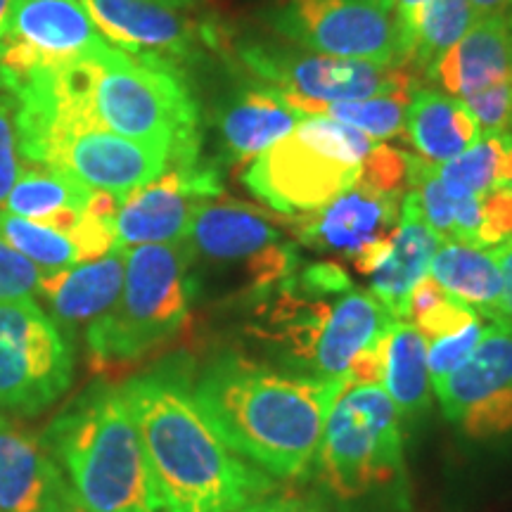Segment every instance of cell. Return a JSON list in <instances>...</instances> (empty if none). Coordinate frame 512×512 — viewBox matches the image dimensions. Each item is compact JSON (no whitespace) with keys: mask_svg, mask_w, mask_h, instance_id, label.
Segmentation results:
<instances>
[{"mask_svg":"<svg viewBox=\"0 0 512 512\" xmlns=\"http://www.w3.org/2000/svg\"><path fill=\"white\" fill-rule=\"evenodd\" d=\"M119 389L164 512H238L275 489L273 479L240 458L211 425L178 363L140 373Z\"/></svg>","mask_w":512,"mask_h":512,"instance_id":"6da1fadb","label":"cell"},{"mask_svg":"<svg viewBox=\"0 0 512 512\" xmlns=\"http://www.w3.org/2000/svg\"><path fill=\"white\" fill-rule=\"evenodd\" d=\"M344 382L318 380L223 351L204 366L192 392L226 444L271 479L311 472L325 420Z\"/></svg>","mask_w":512,"mask_h":512,"instance_id":"7a4b0ae2","label":"cell"},{"mask_svg":"<svg viewBox=\"0 0 512 512\" xmlns=\"http://www.w3.org/2000/svg\"><path fill=\"white\" fill-rule=\"evenodd\" d=\"M394 316L373 292L356 290L337 264L297 268L261 309L254 335L283 368L347 384L349 370L387 335Z\"/></svg>","mask_w":512,"mask_h":512,"instance_id":"3957f363","label":"cell"},{"mask_svg":"<svg viewBox=\"0 0 512 512\" xmlns=\"http://www.w3.org/2000/svg\"><path fill=\"white\" fill-rule=\"evenodd\" d=\"M79 512H164L124 394L91 384L41 434Z\"/></svg>","mask_w":512,"mask_h":512,"instance_id":"277c9868","label":"cell"},{"mask_svg":"<svg viewBox=\"0 0 512 512\" xmlns=\"http://www.w3.org/2000/svg\"><path fill=\"white\" fill-rule=\"evenodd\" d=\"M401 422L382 384H344L309 475L342 508L408 512Z\"/></svg>","mask_w":512,"mask_h":512,"instance_id":"5b68a950","label":"cell"},{"mask_svg":"<svg viewBox=\"0 0 512 512\" xmlns=\"http://www.w3.org/2000/svg\"><path fill=\"white\" fill-rule=\"evenodd\" d=\"M86 105L107 131L169 152L171 166L197 162L200 112L178 64L107 43L86 60Z\"/></svg>","mask_w":512,"mask_h":512,"instance_id":"8992f818","label":"cell"},{"mask_svg":"<svg viewBox=\"0 0 512 512\" xmlns=\"http://www.w3.org/2000/svg\"><path fill=\"white\" fill-rule=\"evenodd\" d=\"M192 297L188 242L128 247L119 299L83 332L93 366H131L164 347L188 320Z\"/></svg>","mask_w":512,"mask_h":512,"instance_id":"52a82bcc","label":"cell"},{"mask_svg":"<svg viewBox=\"0 0 512 512\" xmlns=\"http://www.w3.org/2000/svg\"><path fill=\"white\" fill-rule=\"evenodd\" d=\"M377 140L328 117H306L271 150L247 164L252 195L287 216L313 214L354 188Z\"/></svg>","mask_w":512,"mask_h":512,"instance_id":"ba28073f","label":"cell"},{"mask_svg":"<svg viewBox=\"0 0 512 512\" xmlns=\"http://www.w3.org/2000/svg\"><path fill=\"white\" fill-rule=\"evenodd\" d=\"M192 264L233 285V297L266 299L299 268V249L271 216L235 200H207L190 223Z\"/></svg>","mask_w":512,"mask_h":512,"instance_id":"9c48e42d","label":"cell"},{"mask_svg":"<svg viewBox=\"0 0 512 512\" xmlns=\"http://www.w3.org/2000/svg\"><path fill=\"white\" fill-rule=\"evenodd\" d=\"M74 380V349L34 297L0 299V413L31 418Z\"/></svg>","mask_w":512,"mask_h":512,"instance_id":"30bf717a","label":"cell"},{"mask_svg":"<svg viewBox=\"0 0 512 512\" xmlns=\"http://www.w3.org/2000/svg\"><path fill=\"white\" fill-rule=\"evenodd\" d=\"M275 34L316 55L403 67L411 62L396 12L370 0H275Z\"/></svg>","mask_w":512,"mask_h":512,"instance_id":"8fae6325","label":"cell"},{"mask_svg":"<svg viewBox=\"0 0 512 512\" xmlns=\"http://www.w3.org/2000/svg\"><path fill=\"white\" fill-rule=\"evenodd\" d=\"M242 60L275 98L304 117H318L332 102L411 95L413 76L403 67H382L330 55H302L285 48L247 46Z\"/></svg>","mask_w":512,"mask_h":512,"instance_id":"7c38bea8","label":"cell"},{"mask_svg":"<svg viewBox=\"0 0 512 512\" xmlns=\"http://www.w3.org/2000/svg\"><path fill=\"white\" fill-rule=\"evenodd\" d=\"M107 41L81 0H12L0 36V88L93 57Z\"/></svg>","mask_w":512,"mask_h":512,"instance_id":"4fadbf2b","label":"cell"},{"mask_svg":"<svg viewBox=\"0 0 512 512\" xmlns=\"http://www.w3.org/2000/svg\"><path fill=\"white\" fill-rule=\"evenodd\" d=\"M446 420L467 439L512 434V325L491 323L458 370L434 384Z\"/></svg>","mask_w":512,"mask_h":512,"instance_id":"5bb4252c","label":"cell"},{"mask_svg":"<svg viewBox=\"0 0 512 512\" xmlns=\"http://www.w3.org/2000/svg\"><path fill=\"white\" fill-rule=\"evenodd\" d=\"M214 197H221V181L214 169L200 162L169 166L143 188L119 197L114 211L117 247L183 242L197 209Z\"/></svg>","mask_w":512,"mask_h":512,"instance_id":"9a60e30c","label":"cell"},{"mask_svg":"<svg viewBox=\"0 0 512 512\" xmlns=\"http://www.w3.org/2000/svg\"><path fill=\"white\" fill-rule=\"evenodd\" d=\"M107 43L131 55L185 62L200 53L209 31L183 10L157 0H81Z\"/></svg>","mask_w":512,"mask_h":512,"instance_id":"2e32d148","label":"cell"},{"mask_svg":"<svg viewBox=\"0 0 512 512\" xmlns=\"http://www.w3.org/2000/svg\"><path fill=\"white\" fill-rule=\"evenodd\" d=\"M401 197V192H382L356 183L328 207L292 216V233L299 245L354 261L358 254L394 233Z\"/></svg>","mask_w":512,"mask_h":512,"instance_id":"e0dca14e","label":"cell"},{"mask_svg":"<svg viewBox=\"0 0 512 512\" xmlns=\"http://www.w3.org/2000/svg\"><path fill=\"white\" fill-rule=\"evenodd\" d=\"M0 512H79L41 437L0 413Z\"/></svg>","mask_w":512,"mask_h":512,"instance_id":"ac0fdd59","label":"cell"},{"mask_svg":"<svg viewBox=\"0 0 512 512\" xmlns=\"http://www.w3.org/2000/svg\"><path fill=\"white\" fill-rule=\"evenodd\" d=\"M126 273V249H112L100 259L81 261L64 271L43 273L38 297L48 304V316L72 342L76 332H86L119 299Z\"/></svg>","mask_w":512,"mask_h":512,"instance_id":"d6986e66","label":"cell"},{"mask_svg":"<svg viewBox=\"0 0 512 512\" xmlns=\"http://www.w3.org/2000/svg\"><path fill=\"white\" fill-rule=\"evenodd\" d=\"M425 76L453 98L467 100L501 81L512 79L510 17L475 19L467 34L448 48Z\"/></svg>","mask_w":512,"mask_h":512,"instance_id":"ffe728a7","label":"cell"},{"mask_svg":"<svg viewBox=\"0 0 512 512\" xmlns=\"http://www.w3.org/2000/svg\"><path fill=\"white\" fill-rule=\"evenodd\" d=\"M441 238L427 226L420 202L411 190L401 197V214L375 271L368 275L370 292L396 320L406 318L411 292L430 275V261Z\"/></svg>","mask_w":512,"mask_h":512,"instance_id":"44dd1931","label":"cell"},{"mask_svg":"<svg viewBox=\"0 0 512 512\" xmlns=\"http://www.w3.org/2000/svg\"><path fill=\"white\" fill-rule=\"evenodd\" d=\"M306 119L275 98L268 86H252L235 95L221 110L219 133L235 162H252L283 140Z\"/></svg>","mask_w":512,"mask_h":512,"instance_id":"7402d4cb","label":"cell"},{"mask_svg":"<svg viewBox=\"0 0 512 512\" xmlns=\"http://www.w3.org/2000/svg\"><path fill=\"white\" fill-rule=\"evenodd\" d=\"M406 133L418 157L432 164L451 162L482 138V128L465 100L432 88H415L411 93Z\"/></svg>","mask_w":512,"mask_h":512,"instance_id":"603a6c76","label":"cell"},{"mask_svg":"<svg viewBox=\"0 0 512 512\" xmlns=\"http://www.w3.org/2000/svg\"><path fill=\"white\" fill-rule=\"evenodd\" d=\"M430 275L482 318L510 325L503 304V273L489 249L441 240L430 261Z\"/></svg>","mask_w":512,"mask_h":512,"instance_id":"cb8c5ba5","label":"cell"},{"mask_svg":"<svg viewBox=\"0 0 512 512\" xmlns=\"http://www.w3.org/2000/svg\"><path fill=\"white\" fill-rule=\"evenodd\" d=\"M93 195L95 190L62 171L29 164L12 185L3 211L76 233V226L91 207Z\"/></svg>","mask_w":512,"mask_h":512,"instance_id":"d4e9b609","label":"cell"},{"mask_svg":"<svg viewBox=\"0 0 512 512\" xmlns=\"http://www.w3.org/2000/svg\"><path fill=\"white\" fill-rule=\"evenodd\" d=\"M382 387L401 420H418L430 408L427 339L408 320H394L384 337Z\"/></svg>","mask_w":512,"mask_h":512,"instance_id":"484cf974","label":"cell"},{"mask_svg":"<svg viewBox=\"0 0 512 512\" xmlns=\"http://www.w3.org/2000/svg\"><path fill=\"white\" fill-rule=\"evenodd\" d=\"M441 185L451 197L486 195L512 183V133H482L463 155L437 166Z\"/></svg>","mask_w":512,"mask_h":512,"instance_id":"4316f807","label":"cell"},{"mask_svg":"<svg viewBox=\"0 0 512 512\" xmlns=\"http://www.w3.org/2000/svg\"><path fill=\"white\" fill-rule=\"evenodd\" d=\"M0 240L22 254L24 259H29L41 273L64 271V268L86 261L74 230L22 219L8 211H0Z\"/></svg>","mask_w":512,"mask_h":512,"instance_id":"83f0119b","label":"cell"},{"mask_svg":"<svg viewBox=\"0 0 512 512\" xmlns=\"http://www.w3.org/2000/svg\"><path fill=\"white\" fill-rule=\"evenodd\" d=\"M479 318L482 316L472 306L448 294L432 275H427L411 292V299H408L406 306V318L403 320L413 323L420 335L427 342H432V339L460 332Z\"/></svg>","mask_w":512,"mask_h":512,"instance_id":"f1b7e54d","label":"cell"},{"mask_svg":"<svg viewBox=\"0 0 512 512\" xmlns=\"http://www.w3.org/2000/svg\"><path fill=\"white\" fill-rule=\"evenodd\" d=\"M472 24L475 15L467 0H430L420 15L411 62L427 72L448 48L456 46Z\"/></svg>","mask_w":512,"mask_h":512,"instance_id":"f546056e","label":"cell"},{"mask_svg":"<svg viewBox=\"0 0 512 512\" xmlns=\"http://www.w3.org/2000/svg\"><path fill=\"white\" fill-rule=\"evenodd\" d=\"M408 100H411V95L332 102V105L320 107L318 117L342 121V124L354 126L370 138L387 140V138L399 136L401 131H406Z\"/></svg>","mask_w":512,"mask_h":512,"instance_id":"4dcf8cb0","label":"cell"},{"mask_svg":"<svg viewBox=\"0 0 512 512\" xmlns=\"http://www.w3.org/2000/svg\"><path fill=\"white\" fill-rule=\"evenodd\" d=\"M484 328L486 325H482V318H479L460 332H453V335L427 342V368H430L432 387L434 384H439L441 380H446L453 370L463 366L467 356L475 351L479 339H482Z\"/></svg>","mask_w":512,"mask_h":512,"instance_id":"1f68e13d","label":"cell"},{"mask_svg":"<svg viewBox=\"0 0 512 512\" xmlns=\"http://www.w3.org/2000/svg\"><path fill=\"white\" fill-rule=\"evenodd\" d=\"M22 147L15 121V107L8 95L0 91V211L5 207L12 185L22 174Z\"/></svg>","mask_w":512,"mask_h":512,"instance_id":"d6a6232c","label":"cell"},{"mask_svg":"<svg viewBox=\"0 0 512 512\" xmlns=\"http://www.w3.org/2000/svg\"><path fill=\"white\" fill-rule=\"evenodd\" d=\"M482 133H512V79L465 100Z\"/></svg>","mask_w":512,"mask_h":512,"instance_id":"836d02e7","label":"cell"},{"mask_svg":"<svg viewBox=\"0 0 512 512\" xmlns=\"http://www.w3.org/2000/svg\"><path fill=\"white\" fill-rule=\"evenodd\" d=\"M406 152L377 143L361 166L358 183L382 192H401L406 181Z\"/></svg>","mask_w":512,"mask_h":512,"instance_id":"e575fe53","label":"cell"},{"mask_svg":"<svg viewBox=\"0 0 512 512\" xmlns=\"http://www.w3.org/2000/svg\"><path fill=\"white\" fill-rule=\"evenodd\" d=\"M43 273L0 240V299L34 297L41 285Z\"/></svg>","mask_w":512,"mask_h":512,"instance_id":"d590c367","label":"cell"},{"mask_svg":"<svg viewBox=\"0 0 512 512\" xmlns=\"http://www.w3.org/2000/svg\"><path fill=\"white\" fill-rule=\"evenodd\" d=\"M508 238H512V188H498L482 195L479 247L491 249Z\"/></svg>","mask_w":512,"mask_h":512,"instance_id":"8d00e7d4","label":"cell"},{"mask_svg":"<svg viewBox=\"0 0 512 512\" xmlns=\"http://www.w3.org/2000/svg\"><path fill=\"white\" fill-rule=\"evenodd\" d=\"M427 3H430V0H394V12L403 29V36H406L408 50H411V60L415 50V34H418V22L422 10L427 8Z\"/></svg>","mask_w":512,"mask_h":512,"instance_id":"74e56055","label":"cell"},{"mask_svg":"<svg viewBox=\"0 0 512 512\" xmlns=\"http://www.w3.org/2000/svg\"><path fill=\"white\" fill-rule=\"evenodd\" d=\"M491 256L496 259V264L501 266L503 273V304H505V316H508L512 325V238H508L501 245L489 249Z\"/></svg>","mask_w":512,"mask_h":512,"instance_id":"f35d334b","label":"cell"},{"mask_svg":"<svg viewBox=\"0 0 512 512\" xmlns=\"http://www.w3.org/2000/svg\"><path fill=\"white\" fill-rule=\"evenodd\" d=\"M238 512H323L316 505L297 501V498H259Z\"/></svg>","mask_w":512,"mask_h":512,"instance_id":"ab89813d","label":"cell"},{"mask_svg":"<svg viewBox=\"0 0 512 512\" xmlns=\"http://www.w3.org/2000/svg\"><path fill=\"white\" fill-rule=\"evenodd\" d=\"M475 19L486 17H510L512 0H467Z\"/></svg>","mask_w":512,"mask_h":512,"instance_id":"60d3db41","label":"cell"},{"mask_svg":"<svg viewBox=\"0 0 512 512\" xmlns=\"http://www.w3.org/2000/svg\"><path fill=\"white\" fill-rule=\"evenodd\" d=\"M157 3L166 5V8L188 12V10H195L197 5H200V0H157Z\"/></svg>","mask_w":512,"mask_h":512,"instance_id":"b9f144b4","label":"cell"},{"mask_svg":"<svg viewBox=\"0 0 512 512\" xmlns=\"http://www.w3.org/2000/svg\"><path fill=\"white\" fill-rule=\"evenodd\" d=\"M10 8H12V0H0V36H3L5 24H8Z\"/></svg>","mask_w":512,"mask_h":512,"instance_id":"7bdbcfd3","label":"cell"},{"mask_svg":"<svg viewBox=\"0 0 512 512\" xmlns=\"http://www.w3.org/2000/svg\"><path fill=\"white\" fill-rule=\"evenodd\" d=\"M370 3L384 5V8H392V10H394V0H370Z\"/></svg>","mask_w":512,"mask_h":512,"instance_id":"ee69618b","label":"cell"},{"mask_svg":"<svg viewBox=\"0 0 512 512\" xmlns=\"http://www.w3.org/2000/svg\"><path fill=\"white\" fill-rule=\"evenodd\" d=\"M510 22H512V12H510Z\"/></svg>","mask_w":512,"mask_h":512,"instance_id":"f6af8a7d","label":"cell"},{"mask_svg":"<svg viewBox=\"0 0 512 512\" xmlns=\"http://www.w3.org/2000/svg\"><path fill=\"white\" fill-rule=\"evenodd\" d=\"M510 188H512V183H510Z\"/></svg>","mask_w":512,"mask_h":512,"instance_id":"bcb514c9","label":"cell"}]
</instances>
